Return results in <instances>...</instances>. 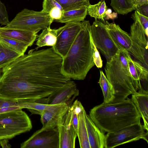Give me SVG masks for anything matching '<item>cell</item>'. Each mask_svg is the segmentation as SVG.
Segmentation results:
<instances>
[{
    "mask_svg": "<svg viewBox=\"0 0 148 148\" xmlns=\"http://www.w3.org/2000/svg\"><path fill=\"white\" fill-rule=\"evenodd\" d=\"M62 61L53 47L18 57L2 69L0 99L32 102L48 97L71 80L62 72Z\"/></svg>",
    "mask_w": 148,
    "mask_h": 148,
    "instance_id": "6da1fadb",
    "label": "cell"
},
{
    "mask_svg": "<svg viewBox=\"0 0 148 148\" xmlns=\"http://www.w3.org/2000/svg\"><path fill=\"white\" fill-rule=\"evenodd\" d=\"M90 28L89 21L82 22L80 30L67 54L63 58L62 72L71 79H84L90 70L95 65Z\"/></svg>",
    "mask_w": 148,
    "mask_h": 148,
    "instance_id": "7a4b0ae2",
    "label": "cell"
},
{
    "mask_svg": "<svg viewBox=\"0 0 148 148\" xmlns=\"http://www.w3.org/2000/svg\"><path fill=\"white\" fill-rule=\"evenodd\" d=\"M89 116L102 132H114L140 122V115L131 99L117 102L105 103L91 109Z\"/></svg>",
    "mask_w": 148,
    "mask_h": 148,
    "instance_id": "3957f363",
    "label": "cell"
},
{
    "mask_svg": "<svg viewBox=\"0 0 148 148\" xmlns=\"http://www.w3.org/2000/svg\"><path fill=\"white\" fill-rule=\"evenodd\" d=\"M129 54L126 50H119L115 56L107 60L105 67L106 77L114 92L115 98L112 103L123 101L129 95L138 92L148 93L130 72L127 60Z\"/></svg>",
    "mask_w": 148,
    "mask_h": 148,
    "instance_id": "277c9868",
    "label": "cell"
},
{
    "mask_svg": "<svg viewBox=\"0 0 148 148\" xmlns=\"http://www.w3.org/2000/svg\"><path fill=\"white\" fill-rule=\"evenodd\" d=\"M32 127L30 119L22 109L0 114V140L11 139Z\"/></svg>",
    "mask_w": 148,
    "mask_h": 148,
    "instance_id": "5b68a950",
    "label": "cell"
},
{
    "mask_svg": "<svg viewBox=\"0 0 148 148\" xmlns=\"http://www.w3.org/2000/svg\"><path fill=\"white\" fill-rule=\"evenodd\" d=\"M53 21L48 13L24 9L5 27L38 33L50 26Z\"/></svg>",
    "mask_w": 148,
    "mask_h": 148,
    "instance_id": "8992f818",
    "label": "cell"
},
{
    "mask_svg": "<svg viewBox=\"0 0 148 148\" xmlns=\"http://www.w3.org/2000/svg\"><path fill=\"white\" fill-rule=\"evenodd\" d=\"M132 18L134 22L131 26V45L129 53L133 57L134 60L148 69L147 39L144 29L139 21L135 17Z\"/></svg>",
    "mask_w": 148,
    "mask_h": 148,
    "instance_id": "52a82bcc",
    "label": "cell"
},
{
    "mask_svg": "<svg viewBox=\"0 0 148 148\" xmlns=\"http://www.w3.org/2000/svg\"><path fill=\"white\" fill-rule=\"evenodd\" d=\"M140 122L106 135V148H112L129 142L143 139L147 133Z\"/></svg>",
    "mask_w": 148,
    "mask_h": 148,
    "instance_id": "ba28073f",
    "label": "cell"
},
{
    "mask_svg": "<svg viewBox=\"0 0 148 148\" xmlns=\"http://www.w3.org/2000/svg\"><path fill=\"white\" fill-rule=\"evenodd\" d=\"M90 33L95 46L106 56L107 60L118 53L119 49L111 38L105 23L95 19L91 25Z\"/></svg>",
    "mask_w": 148,
    "mask_h": 148,
    "instance_id": "9c48e42d",
    "label": "cell"
},
{
    "mask_svg": "<svg viewBox=\"0 0 148 148\" xmlns=\"http://www.w3.org/2000/svg\"><path fill=\"white\" fill-rule=\"evenodd\" d=\"M82 27V22L70 23L57 29V39L53 47L62 58L67 54Z\"/></svg>",
    "mask_w": 148,
    "mask_h": 148,
    "instance_id": "30bf717a",
    "label": "cell"
},
{
    "mask_svg": "<svg viewBox=\"0 0 148 148\" xmlns=\"http://www.w3.org/2000/svg\"><path fill=\"white\" fill-rule=\"evenodd\" d=\"M59 139L57 127L38 130L21 144V148H59Z\"/></svg>",
    "mask_w": 148,
    "mask_h": 148,
    "instance_id": "8fae6325",
    "label": "cell"
},
{
    "mask_svg": "<svg viewBox=\"0 0 148 148\" xmlns=\"http://www.w3.org/2000/svg\"><path fill=\"white\" fill-rule=\"evenodd\" d=\"M79 94V90L76 84L74 81L71 80L48 97L36 101L48 105L65 103L70 106L74 99Z\"/></svg>",
    "mask_w": 148,
    "mask_h": 148,
    "instance_id": "7c38bea8",
    "label": "cell"
},
{
    "mask_svg": "<svg viewBox=\"0 0 148 148\" xmlns=\"http://www.w3.org/2000/svg\"><path fill=\"white\" fill-rule=\"evenodd\" d=\"M56 127L59 137V148H75L77 133L71 121V111L70 107L59 122Z\"/></svg>",
    "mask_w": 148,
    "mask_h": 148,
    "instance_id": "4fadbf2b",
    "label": "cell"
},
{
    "mask_svg": "<svg viewBox=\"0 0 148 148\" xmlns=\"http://www.w3.org/2000/svg\"><path fill=\"white\" fill-rule=\"evenodd\" d=\"M70 106L65 103L51 105L47 109L41 112L39 115L42 126L38 131L40 132L56 127Z\"/></svg>",
    "mask_w": 148,
    "mask_h": 148,
    "instance_id": "5bb4252c",
    "label": "cell"
},
{
    "mask_svg": "<svg viewBox=\"0 0 148 148\" xmlns=\"http://www.w3.org/2000/svg\"><path fill=\"white\" fill-rule=\"evenodd\" d=\"M108 32L112 40L119 50H125L128 52L131 45L130 35L123 31L118 25L105 22Z\"/></svg>",
    "mask_w": 148,
    "mask_h": 148,
    "instance_id": "9a60e30c",
    "label": "cell"
},
{
    "mask_svg": "<svg viewBox=\"0 0 148 148\" xmlns=\"http://www.w3.org/2000/svg\"><path fill=\"white\" fill-rule=\"evenodd\" d=\"M86 126L90 148H106V135L92 121L89 115H86Z\"/></svg>",
    "mask_w": 148,
    "mask_h": 148,
    "instance_id": "2e32d148",
    "label": "cell"
},
{
    "mask_svg": "<svg viewBox=\"0 0 148 148\" xmlns=\"http://www.w3.org/2000/svg\"><path fill=\"white\" fill-rule=\"evenodd\" d=\"M37 33L23 30L0 27V36L22 41L31 46L37 38Z\"/></svg>",
    "mask_w": 148,
    "mask_h": 148,
    "instance_id": "e0dca14e",
    "label": "cell"
},
{
    "mask_svg": "<svg viewBox=\"0 0 148 148\" xmlns=\"http://www.w3.org/2000/svg\"><path fill=\"white\" fill-rule=\"evenodd\" d=\"M131 99L143 120V126L145 130L148 131V94L138 92L132 95Z\"/></svg>",
    "mask_w": 148,
    "mask_h": 148,
    "instance_id": "ac0fdd59",
    "label": "cell"
},
{
    "mask_svg": "<svg viewBox=\"0 0 148 148\" xmlns=\"http://www.w3.org/2000/svg\"><path fill=\"white\" fill-rule=\"evenodd\" d=\"M86 114L83 107L78 115L77 136L81 148H90L86 126Z\"/></svg>",
    "mask_w": 148,
    "mask_h": 148,
    "instance_id": "d6986e66",
    "label": "cell"
},
{
    "mask_svg": "<svg viewBox=\"0 0 148 148\" xmlns=\"http://www.w3.org/2000/svg\"><path fill=\"white\" fill-rule=\"evenodd\" d=\"M127 60L130 72L133 78L139 82L140 80L147 82L148 69L132 59L130 54L127 56Z\"/></svg>",
    "mask_w": 148,
    "mask_h": 148,
    "instance_id": "ffe728a7",
    "label": "cell"
},
{
    "mask_svg": "<svg viewBox=\"0 0 148 148\" xmlns=\"http://www.w3.org/2000/svg\"><path fill=\"white\" fill-rule=\"evenodd\" d=\"M57 36V29H51L50 26L42 30L41 33L38 36L36 49L45 46L53 47L55 45Z\"/></svg>",
    "mask_w": 148,
    "mask_h": 148,
    "instance_id": "44dd1931",
    "label": "cell"
},
{
    "mask_svg": "<svg viewBox=\"0 0 148 148\" xmlns=\"http://www.w3.org/2000/svg\"><path fill=\"white\" fill-rule=\"evenodd\" d=\"M87 14V7L64 11L61 18L56 22L65 24L81 22L84 20Z\"/></svg>",
    "mask_w": 148,
    "mask_h": 148,
    "instance_id": "7402d4cb",
    "label": "cell"
},
{
    "mask_svg": "<svg viewBox=\"0 0 148 148\" xmlns=\"http://www.w3.org/2000/svg\"><path fill=\"white\" fill-rule=\"evenodd\" d=\"M42 11L48 13L51 18L56 21L61 18L63 9L56 0H43Z\"/></svg>",
    "mask_w": 148,
    "mask_h": 148,
    "instance_id": "603a6c76",
    "label": "cell"
},
{
    "mask_svg": "<svg viewBox=\"0 0 148 148\" xmlns=\"http://www.w3.org/2000/svg\"><path fill=\"white\" fill-rule=\"evenodd\" d=\"M99 83L103 95V103H112L114 99V92L113 87L109 82L102 70H100Z\"/></svg>",
    "mask_w": 148,
    "mask_h": 148,
    "instance_id": "cb8c5ba5",
    "label": "cell"
},
{
    "mask_svg": "<svg viewBox=\"0 0 148 148\" xmlns=\"http://www.w3.org/2000/svg\"><path fill=\"white\" fill-rule=\"evenodd\" d=\"M21 56L0 41V68H2Z\"/></svg>",
    "mask_w": 148,
    "mask_h": 148,
    "instance_id": "d4e9b609",
    "label": "cell"
},
{
    "mask_svg": "<svg viewBox=\"0 0 148 148\" xmlns=\"http://www.w3.org/2000/svg\"><path fill=\"white\" fill-rule=\"evenodd\" d=\"M107 9L104 0H101L94 5L90 4L87 8L88 14L95 19H100L105 23L104 18L106 16L105 12Z\"/></svg>",
    "mask_w": 148,
    "mask_h": 148,
    "instance_id": "484cf974",
    "label": "cell"
},
{
    "mask_svg": "<svg viewBox=\"0 0 148 148\" xmlns=\"http://www.w3.org/2000/svg\"><path fill=\"white\" fill-rule=\"evenodd\" d=\"M0 41L9 48L21 55H23L30 45L25 42L0 36Z\"/></svg>",
    "mask_w": 148,
    "mask_h": 148,
    "instance_id": "4316f807",
    "label": "cell"
},
{
    "mask_svg": "<svg viewBox=\"0 0 148 148\" xmlns=\"http://www.w3.org/2000/svg\"><path fill=\"white\" fill-rule=\"evenodd\" d=\"M62 8L64 11L87 7L90 4L89 0H56Z\"/></svg>",
    "mask_w": 148,
    "mask_h": 148,
    "instance_id": "83f0119b",
    "label": "cell"
},
{
    "mask_svg": "<svg viewBox=\"0 0 148 148\" xmlns=\"http://www.w3.org/2000/svg\"><path fill=\"white\" fill-rule=\"evenodd\" d=\"M110 5L116 12L122 15L134 10L131 0H111Z\"/></svg>",
    "mask_w": 148,
    "mask_h": 148,
    "instance_id": "f1b7e54d",
    "label": "cell"
},
{
    "mask_svg": "<svg viewBox=\"0 0 148 148\" xmlns=\"http://www.w3.org/2000/svg\"><path fill=\"white\" fill-rule=\"evenodd\" d=\"M21 109H27L32 114L40 115L41 112L47 109L51 105L44 104L36 101L32 102H18Z\"/></svg>",
    "mask_w": 148,
    "mask_h": 148,
    "instance_id": "f546056e",
    "label": "cell"
},
{
    "mask_svg": "<svg viewBox=\"0 0 148 148\" xmlns=\"http://www.w3.org/2000/svg\"><path fill=\"white\" fill-rule=\"evenodd\" d=\"M20 109L18 102L0 99V114Z\"/></svg>",
    "mask_w": 148,
    "mask_h": 148,
    "instance_id": "4dcf8cb0",
    "label": "cell"
},
{
    "mask_svg": "<svg viewBox=\"0 0 148 148\" xmlns=\"http://www.w3.org/2000/svg\"><path fill=\"white\" fill-rule=\"evenodd\" d=\"M132 17L136 18L139 21L144 28L145 34L147 38L148 36V17H147L141 15L136 10L132 15Z\"/></svg>",
    "mask_w": 148,
    "mask_h": 148,
    "instance_id": "1f68e13d",
    "label": "cell"
},
{
    "mask_svg": "<svg viewBox=\"0 0 148 148\" xmlns=\"http://www.w3.org/2000/svg\"><path fill=\"white\" fill-rule=\"evenodd\" d=\"M9 22L5 6L0 0V24L6 25Z\"/></svg>",
    "mask_w": 148,
    "mask_h": 148,
    "instance_id": "d6a6232c",
    "label": "cell"
},
{
    "mask_svg": "<svg viewBox=\"0 0 148 148\" xmlns=\"http://www.w3.org/2000/svg\"><path fill=\"white\" fill-rule=\"evenodd\" d=\"M94 46V52L93 55V59L95 65L98 68H101L102 67V60L101 59L99 52L93 43Z\"/></svg>",
    "mask_w": 148,
    "mask_h": 148,
    "instance_id": "836d02e7",
    "label": "cell"
},
{
    "mask_svg": "<svg viewBox=\"0 0 148 148\" xmlns=\"http://www.w3.org/2000/svg\"><path fill=\"white\" fill-rule=\"evenodd\" d=\"M135 10L141 15L148 17V3L138 6L136 8Z\"/></svg>",
    "mask_w": 148,
    "mask_h": 148,
    "instance_id": "e575fe53",
    "label": "cell"
},
{
    "mask_svg": "<svg viewBox=\"0 0 148 148\" xmlns=\"http://www.w3.org/2000/svg\"><path fill=\"white\" fill-rule=\"evenodd\" d=\"M131 1L134 10L138 6L148 3V0H131Z\"/></svg>",
    "mask_w": 148,
    "mask_h": 148,
    "instance_id": "d590c367",
    "label": "cell"
},
{
    "mask_svg": "<svg viewBox=\"0 0 148 148\" xmlns=\"http://www.w3.org/2000/svg\"><path fill=\"white\" fill-rule=\"evenodd\" d=\"M9 140L7 139H3L0 140V145L3 148H10L11 145L8 143Z\"/></svg>",
    "mask_w": 148,
    "mask_h": 148,
    "instance_id": "8d00e7d4",
    "label": "cell"
},
{
    "mask_svg": "<svg viewBox=\"0 0 148 148\" xmlns=\"http://www.w3.org/2000/svg\"><path fill=\"white\" fill-rule=\"evenodd\" d=\"M2 68H1V69L0 68V73L2 70Z\"/></svg>",
    "mask_w": 148,
    "mask_h": 148,
    "instance_id": "74e56055",
    "label": "cell"
}]
</instances>
